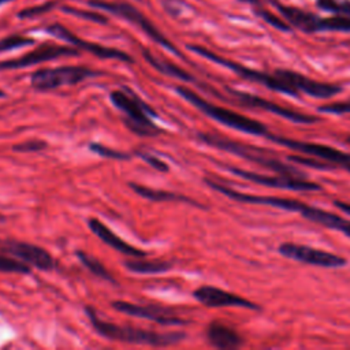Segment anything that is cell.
Segmentation results:
<instances>
[{"label":"cell","mask_w":350,"mask_h":350,"mask_svg":"<svg viewBox=\"0 0 350 350\" xmlns=\"http://www.w3.org/2000/svg\"><path fill=\"white\" fill-rule=\"evenodd\" d=\"M34 42H36L34 38H30L26 36H19V34H12V36H8V37H4L0 40V53L12 51V49H18V48H23V46H29V45H33Z\"/></svg>","instance_id":"cell-29"},{"label":"cell","mask_w":350,"mask_h":350,"mask_svg":"<svg viewBox=\"0 0 350 350\" xmlns=\"http://www.w3.org/2000/svg\"><path fill=\"white\" fill-rule=\"evenodd\" d=\"M0 252L41 271H52L55 268V260L51 253L34 243L16 239H0Z\"/></svg>","instance_id":"cell-13"},{"label":"cell","mask_w":350,"mask_h":350,"mask_svg":"<svg viewBox=\"0 0 350 350\" xmlns=\"http://www.w3.org/2000/svg\"><path fill=\"white\" fill-rule=\"evenodd\" d=\"M4 220H5V217H4L3 215H0V223H1V221H4Z\"/></svg>","instance_id":"cell-37"},{"label":"cell","mask_w":350,"mask_h":350,"mask_svg":"<svg viewBox=\"0 0 350 350\" xmlns=\"http://www.w3.org/2000/svg\"><path fill=\"white\" fill-rule=\"evenodd\" d=\"M45 31L59 40L68 42L70 45L75 46L79 51L89 52L100 59H113V60H119V62H124V63H134V59L129 53H126L120 49H116V48L104 46L97 42L86 41V40L78 37L77 34H74L71 30H68L62 23H52L45 27Z\"/></svg>","instance_id":"cell-11"},{"label":"cell","mask_w":350,"mask_h":350,"mask_svg":"<svg viewBox=\"0 0 350 350\" xmlns=\"http://www.w3.org/2000/svg\"><path fill=\"white\" fill-rule=\"evenodd\" d=\"M205 334L208 342L216 349L232 350L243 345V338L234 328L221 321L209 323Z\"/></svg>","instance_id":"cell-19"},{"label":"cell","mask_w":350,"mask_h":350,"mask_svg":"<svg viewBox=\"0 0 350 350\" xmlns=\"http://www.w3.org/2000/svg\"><path fill=\"white\" fill-rule=\"evenodd\" d=\"M88 226H89L90 231L97 238H100L105 245L118 250L119 253L126 254L129 257H146L148 256V253L145 250L138 249V247L127 243L126 241H123L119 235H116L108 226H105L97 217H89L88 219Z\"/></svg>","instance_id":"cell-18"},{"label":"cell","mask_w":350,"mask_h":350,"mask_svg":"<svg viewBox=\"0 0 350 350\" xmlns=\"http://www.w3.org/2000/svg\"><path fill=\"white\" fill-rule=\"evenodd\" d=\"M48 148V142L44 139H29L23 141L21 144H16L12 146V150L22 152V153H30V152H41Z\"/></svg>","instance_id":"cell-31"},{"label":"cell","mask_w":350,"mask_h":350,"mask_svg":"<svg viewBox=\"0 0 350 350\" xmlns=\"http://www.w3.org/2000/svg\"><path fill=\"white\" fill-rule=\"evenodd\" d=\"M241 1H245L247 4H250L252 7V11L256 16L261 18L267 25L272 26L273 29L276 30H280V31H284V33H290L293 30L291 25H288L282 16H278L276 14H273L272 11H269L268 8H265L261 3V0H241Z\"/></svg>","instance_id":"cell-23"},{"label":"cell","mask_w":350,"mask_h":350,"mask_svg":"<svg viewBox=\"0 0 350 350\" xmlns=\"http://www.w3.org/2000/svg\"><path fill=\"white\" fill-rule=\"evenodd\" d=\"M11 1H14V0H0V5L5 4V3H11Z\"/></svg>","instance_id":"cell-35"},{"label":"cell","mask_w":350,"mask_h":350,"mask_svg":"<svg viewBox=\"0 0 350 350\" xmlns=\"http://www.w3.org/2000/svg\"><path fill=\"white\" fill-rule=\"evenodd\" d=\"M0 272H14V273H30L31 267L10 254L0 252Z\"/></svg>","instance_id":"cell-26"},{"label":"cell","mask_w":350,"mask_h":350,"mask_svg":"<svg viewBox=\"0 0 350 350\" xmlns=\"http://www.w3.org/2000/svg\"><path fill=\"white\" fill-rule=\"evenodd\" d=\"M316 7L332 15L350 16V0H316Z\"/></svg>","instance_id":"cell-25"},{"label":"cell","mask_w":350,"mask_h":350,"mask_svg":"<svg viewBox=\"0 0 350 350\" xmlns=\"http://www.w3.org/2000/svg\"><path fill=\"white\" fill-rule=\"evenodd\" d=\"M100 75L86 66H59L38 68L30 75V85L38 92H49L62 86H72Z\"/></svg>","instance_id":"cell-7"},{"label":"cell","mask_w":350,"mask_h":350,"mask_svg":"<svg viewBox=\"0 0 350 350\" xmlns=\"http://www.w3.org/2000/svg\"><path fill=\"white\" fill-rule=\"evenodd\" d=\"M85 313L93 327V329L103 338L108 340H116L130 345H144L153 347H165L180 343L186 334L182 331H170V332H156L146 331L141 328H134L130 325H120L101 320L93 306H86Z\"/></svg>","instance_id":"cell-1"},{"label":"cell","mask_w":350,"mask_h":350,"mask_svg":"<svg viewBox=\"0 0 350 350\" xmlns=\"http://www.w3.org/2000/svg\"><path fill=\"white\" fill-rule=\"evenodd\" d=\"M111 306L120 313L146 319L160 325H183L189 323L187 320H183L182 317H179L172 308L157 306V305H139V304H133L123 299L112 301Z\"/></svg>","instance_id":"cell-14"},{"label":"cell","mask_w":350,"mask_h":350,"mask_svg":"<svg viewBox=\"0 0 350 350\" xmlns=\"http://www.w3.org/2000/svg\"><path fill=\"white\" fill-rule=\"evenodd\" d=\"M279 254L286 258L299 261L302 264L323 267V268H340L347 264V260L323 249H316L308 245H299L294 242H283L278 247Z\"/></svg>","instance_id":"cell-10"},{"label":"cell","mask_w":350,"mask_h":350,"mask_svg":"<svg viewBox=\"0 0 350 350\" xmlns=\"http://www.w3.org/2000/svg\"><path fill=\"white\" fill-rule=\"evenodd\" d=\"M63 12L66 14H71L77 18H82V19H86V21H90V22H94V23H100V25H104L108 22L107 16L97 12V11H88V10H81V8H75V7H71V5H62L60 7Z\"/></svg>","instance_id":"cell-28"},{"label":"cell","mask_w":350,"mask_h":350,"mask_svg":"<svg viewBox=\"0 0 350 350\" xmlns=\"http://www.w3.org/2000/svg\"><path fill=\"white\" fill-rule=\"evenodd\" d=\"M197 137L205 145H209V146L220 149V150L230 152L235 156H239L245 160L253 161V163H256L269 171H273L276 174H286V175H295V176L305 178V172H302L301 170H298L297 167H294L291 164H286L282 160L276 159L275 156L271 154L272 153L271 150L261 149V148H257L253 145H247V144H243L239 141H234V139H230L227 137H223V135L215 134V133H198Z\"/></svg>","instance_id":"cell-3"},{"label":"cell","mask_w":350,"mask_h":350,"mask_svg":"<svg viewBox=\"0 0 350 350\" xmlns=\"http://www.w3.org/2000/svg\"><path fill=\"white\" fill-rule=\"evenodd\" d=\"M77 258L81 261V264L90 272L93 273L94 276L103 279V280H107L112 284H118L116 279L111 275V272L101 264L100 260H97L94 256H90L86 252H82V250H77L75 253Z\"/></svg>","instance_id":"cell-24"},{"label":"cell","mask_w":350,"mask_h":350,"mask_svg":"<svg viewBox=\"0 0 350 350\" xmlns=\"http://www.w3.org/2000/svg\"><path fill=\"white\" fill-rule=\"evenodd\" d=\"M230 171L234 175H238L246 180L264 185L268 187H276V189H284L291 191H319L321 190V186L316 182H312L304 176H295V175H286V174H276L275 175H262L257 172H252L247 170L230 167Z\"/></svg>","instance_id":"cell-12"},{"label":"cell","mask_w":350,"mask_h":350,"mask_svg":"<svg viewBox=\"0 0 350 350\" xmlns=\"http://www.w3.org/2000/svg\"><path fill=\"white\" fill-rule=\"evenodd\" d=\"M228 92H230L235 98H238V101H239L241 104H243V105L268 111V112H271V113H275V115H278V116H282V118L288 119V120L295 122V123L313 124V123H317V122L321 120L320 118H317V116H314V115L304 113V112H299V111L287 108V107H282V105H279V104H276V103H273V101H269V100H267V98H262V97L256 96V94H252V93L239 92V90H234V89H228Z\"/></svg>","instance_id":"cell-16"},{"label":"cell","mask_w":350,"mask_h":350,"mask_svg":"<svg viewBox=\"0 0 350 350\" xmlns=\"http://www.w3.org/2000/svg\"><path fill=\"white\" fill-rule=\"evenodd\" d=\"M275 74L280 77L284 82H287L290 86H293L295 90H298L299 93H305L314 98H329L339 94L343 90L340 85L316 81L309 77H305L298 71H293L287 68H278L275 70Z\"/></svg>","instance_id":"cell-15"},{"label":"cell","mask_w":350,"mask_h":350,"mask_svg":"<svg viewBox=\"0 0 350 350\" xmlns=\"http://www.w3.org/2000/svg\"><path fill=\"white\" fill-rule=\"evenodd\" d=\"M89 149L93 153H96L97 156H101V157H105V159H112V160H129L131 157V154H129L126 152L109 148V146L103 145L100 142H90Z\"/></svg>","instance_id":"cell-27"},{"label":"cell","mask_w":350,"mask_h":350,"mask_svg":"<svg viewBox=\"0 0 350 350\" xmlns=\"http://www.w3.org/2000/svg\"><path fill=\"white\" fill-rule=\"evenodd\" d=\"M144 257H134V260H126L124 267L134 273H163L172 268V262L165 260H141Z\"/></svg>","instance_id":"cell-22"},{"label":"cell","mask_w":350,"mask_h":350,"mask_svg":"<svg viewBox=\"0 0 350 350\" xmlns=\"http://www.w3.org/2000/svg\"><path fill=\"white\" fill-rule=\"evenodd\" d=\"M129 186L138 196H141L146 200L154 201V202H187V204L197 205V206L201 208V204H198L193 198H190L187 196H183V194H178V193L163 190V189H152V187L142 186V185L135 183V182H129Z\"/></svg>","instance_id":"cell-20"},{"label":"cell","mask_w":350,"mask_h":350,"mask_svg":"<svg viewBox=\"0 0 350 350\" xmlns=\"http://www.w3.org/2000/svg\"><path fill=\"white\" fill-rule=\"evenodd\" d=\"M135 154H137L141 160H144L145 163H148L152 168H154L156 171H159V172H168V171H170L168 164H167L165 161H163L161 159H159L157 156L152 154V153L142 152V150H137Z\"/></svg>","instance_id":"cell-32"},{"label":"cell","mask_w":350,"mask_h":350,"mask_svg":"<svg viewBox=\"0 0 350 350\" xmlns=\"http://www.w3.org/2000/svg\"><path fill=\"white\" fill-rule=\"evenodd\" d=\"M267 138L271 139L272 142H275L278 145H282V146H286L291 150H297V152H301L304 154L313 156V157H317V159L328 161V163H334L339 168L350 171V153L338 150L332 146L306 142V141H299V139L282 137V135H276V134H271V133L267 135Z\"/></svg>","instance_id":"cell-9"},{"label":"cell","mask_w":350,"mask_h":350,"mask_svg":"<svg viewBox=\"0 0 350 350\" xmlns=\"http://www.w3.org/2000/svg\"><path fill=\"white\" fill-rule=\"evenodd\" d=\"M187 49H190L191 52L208 59L209 62H213L219 66H223L228 70H231L232 72H235L238 77H241L242 79L250 81V82H256V83H261L265 88L282 93V94H287V96H293V97H299V92L295 90L293 86H290L287 82H284L280 77H278L275 72H265V71H260V70H254L250 67H246L241 63H237L234 60L226 59L215 52H212L211 49L202 46V45H197V44H187L186 45Z\"/></svg>","instance_id":"cell-5"},{"label":"cell","mask_w":350,"mask_h":350,"mask_svg":"<svg viewBox=\"0 0 350 350\" xmlns=\"http://www.w3.org/2000/svg\"><path fill=\"white\" fill-rule=\"evenodd\" d=\"M109 100L124 115V124L131 133L139 137H156L164 133L153 122V119L159 118V113L130 88L123 86L122 89L112 90Z\"/></svg>","instance_id":"cell-2"},{"label":"cell","mask_w":350,"mask_h":350,"mask_svg":"<svg viewBox=\"0 0 350 350\" xmlns=\"http://www.w3.org/2000/svg\"><path fill=\"white\" fill-rule=\"evenodd\" d=\"M175 92L183 100H186L187 103L194 105L198 111H201L206 116L212 118L213 120H216L230 129H234V130H238V131H242L246 134H252V135H258V137H267L269 134L268 127L265 124L260 123L258 120L252 119L239 112L227 109L224 107L212 104V103L206 101L205 98H202L200 94H197L190 88L175 86Z\"/></svg>","instance_id":"cell-4"},{"label":"cell","mask_w":350,"mask_h":350,"mask_svg":"<svg viewBox=\"0 0 350 350\" xmlns=\"http://www.w3.org/2000/svg\"><path fill=\"white\" fill-rule=\"evenodd\" d=\"M317 111L325 112V113H332V115L350 113V100L349 101H338V103L323 104V105L317 107Z\"/></svg>","instance_id":"cell-33"},{"label":"cell","mask_w":350,"mask_h":350,"mask_svg":"<svg viewBox=\"0 0 350 350\" xmlns=\"http://www.w3.org/2000/svg\"><path fill=\"white\" fill-rule=\"evenodd\" d=\"M59 4H60L59 0H51V1L42 3L40 5H33V7H29V8H25L22 11H19L18 12V18L19 19H27V18L41 16V15L49 12L51 10H53L55 7H57Z\"/></svg>","instance_id":"cell-30"},{"label":"cell","mask_w":350,"mask_h":350,"mask_svg":"<svg viewBox=\"0 0 350 350\" xmlns=\"http://www.w3.org/2000/svg\"><path fill=\"white\" fill-rule=\"evenodd\" d=\"M334 205L340 209L342 212H345L346 215L350 216V202H345V201H339V200H335L334 201Z\"/></svg>","instance_id":"cell-34"},{"label":"cell","mask_w":350,"mask_h":350,"mask_svg":"<svg viewBox=\"0 0 350 350\" xmlns=\"http://www.w3.org/2000/svg\"><path fill=\"white\" fill-rule=\"evenodd\" d=\"M81 51L77 49L72 45H59L53 42H42L40 44L36 49L15 57V59H8V60H1L0 62V70H21L26 68L34 64H40L44 62L55 60L59 57H75L79 56Z\"/></svg>","instance_id":"cell-8"},{"label":"cell","mask_w":350,"mask_h":350,"mask_svg":"<svg viewBox=\"0 0 350 350\" xmlns=\"http://www.w3.org/2000/svg\"><path fill=\"white\" fill-rule=\"evenodd\" d=\"M88 3H89V5H92L94 8L107 11L108 14H112L122 19H126L131 25L141 29L156 44H159L163 48H165L167 51L172 52L175 56L183 57L182 52L159 30V27H156L153 25V22L134 5H131L129 3H123V1H107V0H89Z\"/></svg>","instance_id":"cell-6"},{"label":"cell","mask_w":350,"mask_h":350,"mask_svg":"<svg viewBox=\"0 0 350 350\" xmlns=\"http://www.w3.org/2000/svg\"><path fill=\"white\" fill-rule=\"evenodd\" d=\"M193 297L206 308H245L249 310H261V306L254 304L253 301L243 298L235 293L226 291L223 288L204 284L193 291Z\"/></svg>","instance_id":"cell-17"},{"label":"cell","mask_w":350,"mask_h":350,"mask_svg":"<svg viewBox=\"0 0 350 350\" xmlns=\"http://www.w3.org/2000/svg\"><path fill=\"white\" fill-rule=\"evenodd\" d=\"M4 96H5V93H4V92L0 89V98H1V97H4Z\"/></svg>","instance_id":"cell-36"},{"label":"cell","mask_w":350,"mask_h":350,"mask_svg":"<svg viewBox=\"0 0 350 350\" xmlns=\"http://www.w3.org/2000/svg\"><path fill=\"white\" fill-rule=\"evenodd\" d=\"M142 56L153 68H156L159 72H161L167 77L176 78V79H180L183 82H196L194 77L191 74H189L186 70L180 68L179 66H176L172 62H168L163 57L154 56L149 49H142Z\"/></svg>","instance_id":"cell-21"}]
</instances>
